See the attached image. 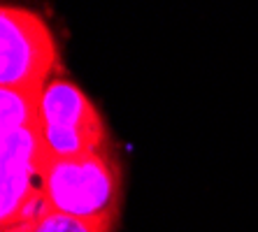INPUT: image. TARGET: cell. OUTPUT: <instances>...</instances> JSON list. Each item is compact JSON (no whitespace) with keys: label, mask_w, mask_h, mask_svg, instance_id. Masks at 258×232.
<instances>
[{"label":"cell","mask_w":258,"mask_h":232,"mask_svg":"<svg viewBox=\"0 0 258 232\" xmlns=\"http://www.w3.org/2000/svg\"><path fill=\"white\" fill-rule=\"evenodd\" d=\"M17 227L19 232H112L114 230V225H107V223H93V220L58 214V211H47L40 218L21 223Z\"/></svg>","instance_id":"obj_6"},{"label":"cell","mask_w":258,"mask_h":232,"mask_svg":"<svg viewBox=\"0 0 258 232\" xmlns=\"http://www.w3.org/2000/svg\"><path fill=\"white\" fill-rule=\"evenodd\" d=\"M58 72L56 37L37 12L19 5L0 10V86L40 91Z\"/></svg>","instance_id":"obj_3"},{"label":"cell","mask_w":258,"mask_h":232,"mask_svg":"<svg viewBox=\"0 0 258 232\" xmlns=\"http://www.w3.org/2000/svg\"><path fill=\"white\" fill-rule=\"evenodd\" d=\"M47 161L40 125L0 132V220L3 230L17 227L28 204L42 193Z\"/></svg>","instance_id":"obj_4"},{"label":"cell","mask_w":258,"mask_h":232,"mask_svg":"<svg viewBox=\"0 0 258 232\" xmlns=\"http://www.w3.org/2000/svg\"><path fill=\"white\" fill-rule=\"evenodd\" d=\"M40 137L47 158H75L107 149V125L75 82L56 74L40 93Z\"/></svg>","instance_id":"obj_2"},{"label":"cell","mask_w":258,"mask_h":232,"mask_svg":"<svg viewBox=\"0 0 258 232\" xmlns=\"http://www.w3.org/2000/svg\"><path fill=\"white\" fill-rule=\"evenodd\" d=\"M3 232H19V227H7V230H3Z\"/></svg>","instance_id":"obj_7"},{"label":"cell","mask_w":258,"mask_h":232,"mask_svg":"<svg viewBox=\"0 0 258 232\" xmlns=\"http://www.w3.org/2000/svg\"><path fill=\"white\" fill-rule=\"evenodd\" d=\"M42 195L49 211L116 225L123 200L121 167L107 149L75 158H47Z\"/></svg>","instance_id":"obj_1"},{"label":"cell","mask_w":258,"mask_h":232,"mask_svg":"<svg viewBox=\"0 0 258 232\" xmlns=\"http://www.w3.org/2000/svg\"><path fill=\"white\" fill-rule=\"evenodd\" d=\"M42 93V91H40ZM40 93L0 86V132L33 128L40 119Z\"/></svg>","instance_id":"obj_5"}]
</instances>
